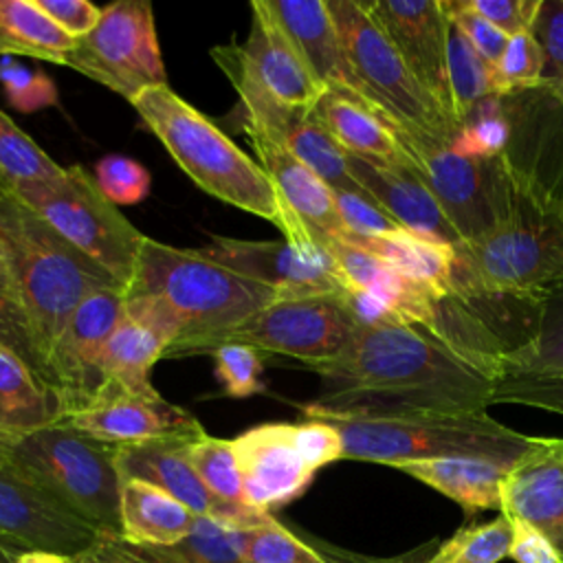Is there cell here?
<instances>
[{
  "instance_id": "6da1fadb",
  "label": "cell",
  "mask_w": 563,
  "mask_h": 563,
  "mask_svg": "<svg viewBox=\"0 0 563 563\" xmlns=\"http://www.w3.org/2000/svg\"><path fill=\"white\" fill-rule=\"evenodd\" d=\"M499 354L416 325H358L345 347L310 367L321 394L312 413L486 411L501 376Z\"/></svg>"
},
{
  "instance_id": "7a4b0ae2",
  "label": "cell",
  "mask_w": 563,
  "mask_h": 563,
  "mask_svg": "<svg viewBox=\"0 0 563 563\" xmlns=\"http://www.w3.org/2000/svg\"><path fill=\"white\" fill-rule=\"evenodd\" d=\"M125 314L167 341V354H207L218 339L277 292L213 260L202 249H178L145 235L130 284Z\"/></svg>"
},
{
  "instance_id": "3957f363",
  "label": "cell",
  "mask_w": 563,
  "mask_h": 563,
  "mask_svg": "<svg viewBox=\"0 0 563 563\" xmlns=\"http://www.w3.org/2000/svg\"><path fill=\"white\" fill-rule=\"evenodd\" d=\"M130 103L174 163L205 194L273 222L282 231V240L295 246H308L317 240L282 198L257 158L242 152L218 123L169 86L147 88Z\"/></svg>"
},
{
  "instance_id": "277c9868",
  "label": "cell",
  "mask_w": 563,
  "mask_h": 563,
  "mask_svg": "<svg viewBox=\"0 0 563 563\" xmlns=\"http://www.w3.org/2000/svg\"><path fill=\"white\" fill-rule=\"evenodd\" d=\"M330 422L343 444V460L400 466L433 457H482L512 466L537 435L510 429L488 411L409 413H312Z\"/></svg>"
},
{
  "instance_id": "5b68a950",
  "label": "cell",
  "mask_w": 563,
  "mask_h": 563,
  "mask_svg": "<svg viewBox=\"0 0 563 563\" xmlns=\"http://www.w3.org/2000/svg\"><path fill=\"white\" fill-rule=\"evenodd\" d=\"M0 240L51 365V350L73 310L95 290L121 284L75 251L2 183Z\"/></svg>"
},
{
  "instance_id": "8992f818",
  "label": "cell",
  "mask_w": 563,
  "mask_h": 563,
  "mask_svg": "<svg viewBox=\"0 0 563 563\" xmlns=\"http://www.w3.org/2000/svg\"><path fill=\"white\" fill-rule=\"evenodd\" d=\"M504 227L457 251V301L510 297L541 301L563 284V207L512 187Z\"/></svg>"
},
{
  "instance_id": "52a82bcc",
  "label": "cell",
  "mask_w": 563,
  "mask_h": 563,
  "mask_svg": "<svg viewBox=\"0 0 563 563\" xmlns=\"http://www.w3.org/2000/svg\"><path fill=\"white\" fill-rule=\"evenodd\" d=\"M117 446L66 420L18 438L2 455L35 486L99 532L121 534V475Z\"/></svg>"
},
{
  "instance_id": "ba28073f",
  "label": "cell",
  "mask_w": 563,
  "mask_h": 563,
  "mask_svg": "<svg viewBox=\"0 0 563 563\" xmlns=\"http://www.w3.org/2000/svg\"><path fill=\"white\" fill-rule=\"evenodd\" d=\"M325 2L367 103L400 130L449 145L457 125L416 81L367 4L361 0Z\"/></svg>"
},
{
  "instance_id": "9c48e42d",
  "label": "cell",
  "mask_w": 563,
  "mask_h": 563,
  "mask_svg": "<svg viewBox=\"0 0 563 563\" xmlns=\"http://www.w3.org/2000/svg\"><path fill=\"white\" fill-rule=\"evenodd\" d=\"M9 189L125 290L145 235L101 194L95 176L73 165L53 180H29Z\"/></svg>"
},
{
  "instance_id": "30bf717a",
  "label": "cell",
  "mask_w": 563,
  "mask_h": 563,
  "mask_svg": "<svg viewBox=\"0 0 563 563\" xmlns=\"http://www.w3.org/2000/svg\"><path fill=\"white\" fill-rule=\"evenodd\" d=\"M407 167L429 187L462 246L504 227L515 191L501 158H464L435 139L413 136L396 125Z\"/></svg>"
},
{
  "instance_id": "8fae6325",
  "label": "cell",
  "mask_w": 563,
  "mask_h": 563,
  "mask_svg": "<svg viewBox=\"0 0 563 563\" xmlns=\"http://www.w3.org/2000/svg\"><path fill=\"white\" fill-rule=\"evenodd\" d=\"M64 66L128 101L147 88L167 86L152 4L119 0L103 7L97 26L75 40Z\"/></svg>"
},
{
  "instance_id": "7c38bea8",
  "label": "cell",
  "mask_w": 563,
  "mask_h": 563,
  "mask_svg": "<svg viewBox=\"0 0 563 563\" xmlns=\"http://www.w3.org/2000/svg\"><path fill=\"white\" fill-rule=\"evenodd\" d=\"M251 29L242 44L216 46L211 57L229 77L238 103H275L310 112L328 92L308 70L266 0L251 2Z\"/></svg>"
},
{
  "instance_id": "4fadbf2b",
  "label": "cell",
  "mask_w": 563,
  "mask_h": 563,
  "mask_svg": "<svg viewBox=\"0 0 563 563\" xmlns=\"http://www.w3.org/2000/svg\"><path fill=\"white\" fill-rule=\"evenodd\" d=\"M356 328V321L339 297L275 299L218 339L213 347L222 343H246L262 354L297 358L310 369L334 358Z\"/></svg>"
},
{
  "instance_id": "5bb4252c",
  "label": "cell",
  "mask_w": 563,
  "mask_h": 563,
  "mask_svg": "<svg viewBox=\"0 0 563 563\" xmlns=\"http://www.w3.org/2000/svg\"><path fill=\"white\" fill-rule=\"evenodd\" d=\"M510 139L499 156L517 191L563 207V99L543 86L504 95Z\"/></svg>"
},
{
  "instance_id": "9a60e30c",
  "label": "cell",
  "mask_w": 563,
  "mask_h": 563,
  "mask_svg": "<svg viewBox=\"0 0 563 563\" xmlns=\"http://www.w3.org/2000/svg\"><path fill=\"white\" fill-rule=\"evenodd\" d=\"M202 251L229 268L273 288L279 299L339 297L347 286L334 257L319 238L308 246H295L286 240L211 235V242L202 246Z\"/></svg>"
},
{
  "instance_id": "2e32d148",
  "label": "cell",
  "mask_w": 563,
  "mask_h": 563,
  "mask_svg": "<svg viewBox=\"0 0 563 563\" xmlns=\"http://www.w3.org/2000/svg\"><path fill=\"white\" fill-rule=\"evenodd\" d=\"M123 314V290L99 288L73 310L62 328L51 350V372L62 405V418L84 409L103 387L101 356Z\"/></svg>"
},
{
  "instance_id": "e0dca14e",
  "label": "cell",
  "mask_w": 563,
  "mask_h": 563,
  "mask_svg": "<svg viewBox=\"0 0 563 563\" xmlns=\"http://www.w3.org/2000/svg\"><path fill=\"white\" fill-rule=\"evenodd\" d=\"M62 420L114 446L207 433L191 411L169 402L156 389L132 391L114 385H103L84 409Z\"/></svg>"
},
{
  "instance_id": "ac0fdd59",
  "label": "cell",
  "mask_w": 563,
  "mask_h": 563,
  "mask_svg": "<svg viewBox=\"0 0 563 563\" xmlns=\"http://www.w3.org/2000/svg\"><path fill=\"white\" fill-rule=\"evenodd\" d=\"M422 90L457 125L449 86V15L442 0L365 2Z\"/></svg>"
},
{
  "instance_id": "d6986e66",
  "label": "cell",
  "mask_w": 563,
  "mask_h": 563,
  "mask_svg": "<svg viewBox=\"0 0 563 563\" xmlns=\"http://www.w3.org/2000/svg\"><path fill=\"white\" fill-rule=\"evenodd\" d=\"M0 537L24 550L77 556L99 530L73 515L0 455Z\"/></svg>"
},
{
  "instance_id": "ffe728a7",
  "label": "cell",
  "mask_w": 563,
  "mask_h": 563,
  "mask_svg": "<svg viewBox=\"0 0 563 563\" xmlns=\"http://www.w3.org/2000/svg\"><path fill=\"white\" fill-rule=\"evenodd\" d=\"M244 504L260 512L301 497L314 471L297 451L292 422H266L233 438Z\"/></svg>"
},
{
  "instance_id": "44dd1931",
  "label": "cell",
  "mask_w": 563,
  "mask_h": 563,
  "mask_svg": "<svg viewBox=\"0 0 563 563\" xmlns=\"http://www.w3.org/2000/svg\"><path fill=\"white\" fill-rule=\"evenodd\" d=\"M196 438H161L117 446L114 462L123 479L154 484L176 497L196 517H227L233 521H253L262 512L249 506H229L216 499L196 475L189 460V444Z\"/></svg>"
},
{
  "instance_id": "7402d4cb",
  "label": "cell",
  "mask_w": 563,
  "mask_h": 563,
  "mask_svg": "<svg viewBox=\"0 0 563 563\" xmlns=\"http://www.w3.org/2000/svg\"><path fill=\"white\" fill-rule=\"evenodd\" d=\"M501 515L539 530L563 559V438H541L508 468Z\"/></svg>"
},
{
  "instance_id": "603a6c76",
  "label": "cell",
  "mask_w": 563,
  "mask_h": 563,
  "mask_svg": "<svg viewBox=\"0 0 563 563\" xmlns=\"http://www.w3.org/2000/svg\"><path fill=\"white\" fill-rule=\"evenodd\" d=\"M266 4L308 70L325 90L343 92L367 103L325 0H266Z\"/></svg>"
},
{
  "instance_id": "cb8c5ba5",
  "label": "cell",
  "mask_w": 563,
  "mask_h": 563,
  "mask_svg": "<svg viewBox=\"0 0 563 563\" xmlns=\"http://www.w3.org/2000/svg\"><path fill=\"white\" fill-rule=\"evenodd\" d=\"M361 189L380 205L402 229L440 244L460 249L462 240L429 187L402 165H378L358 156L347 158Z\"/></svg>"
},
{
  "instance_id": "d4e9b609",
  "label": "cell",
  "mask_w": 563,
  "mask_h": 563,
  "mask_svg": "<svg viewBox=\"0 0 563 563\" xmlns=\"http://www.w3.org/2000/svg\"><path fill=\"white\" fill-rule=\"evenodd\" d=\"M244 134L255 150L257 163L312 235L345 240L347 229L339 216L334 191L279 141L253 130H244Z\"/></svg>"
},
{
  "instance_id": "484cf974",
  "label": "cell",
  "mask_w": 563,
  "mask_h": 563,
  "mask_svg": "<svg viewBox=\"0 0 563 563\" xmlns=\"http://www.w3.org/2000/svg\"><path fill=\"white\" fill-rule=\"evenodd\" d=\"M345 242L372 253L405 279L431 290L440 301L457 299L455 246L424 240L407 229H396L378 238L347 235Z\"/></svg>"
},
{
  "instance_id": "4316f807",
  "label": "cell",
  "mask_w": 563,
  "mask_h": 563,
  "mask_svg": "<svg viewBox=\"0 0 563 563\" xmlns=\"http://www.w3.org/2000/svg\"><path fill=\"white\" fill-rule=\"evenodd\" d=\"M312 112L347 154L378 165L407 167L396 125L372 106L328 90Z\"/></svg>"
},
{
  "instance_id": "83f0119b",
  "label": "cell",
  "mask_w": 563,
  "mask_h": 563,
  "mask_svg": "<svg viewBox=\"0 0 563 563\" xmlns=\"http://www.w3.org/2000/svg\"><path fill=\"white\" fill-rule=\"evenodd\" d=\"M396 468L455 501L471 519L484 510L501 512V484L510 466L482 457H433Z\"/></svg>"
},
{
  "instance_id": "f1b7e54d",
  "label": "cell",
  "mask_w": 563,
  "mask_h": 563,
  "mask_svg": "<svg viewBox=\"0 0 563 563\" xmlns=\"http://www.w3.org/2000/svg\"><path fill=\"white\" fill-rule=\"evenodd\" d=\"M196 515L163 488L141 482H121V537L136 545L174 548L191 530Z\"/></svg>"
},
{
  "instance_id": "f546056e",
  "label": "cell",
  "mask_w": 563,
  "mask_h": 563,
  "mask_svg": "<svg viewBox=\"0 0 563 563\" xmlns=\"http://www.w3.org/2000/svg\"><path fill=\"white\" fill-rule=\"evenodd\" d=\"M59 418V400L15 352L0 343V433L13 444Z\"/></svg>"
},
{
  "instance_id": "4dcf8cb0",
  "label": "cell",
  "mask_w": 563,
  "mask_h": 563,
  "mask_svg": "<svg viewBox=\"0 0 563 563\" xmlns=\"http://www.w3.org/2000/svg\"><path fill=\"white\" fill-rule=\"evenodd\" d=\"M167 341L147 325L123 314L112 330L103 356L101 374L103 385H114L132 391L154 389L150 372L158 358L167 354Z\"/></svg>"
},
{
  "instance_id": "1f68e13d",
  "label": "cell",
  "mask_w": 563,
  "mask_h": 563,
  "mask_svg": "<svg viewBox=\"0 0 563 563\" xmlns=\"http://www.w3.org/2000/svg\"><path fill=\"white\" fill-rule=\"evenodd\" d=\"M75 40L33 0H0V55H26L51 64L66 62Z\"/></svg>"
},
{
  "instance_id": "d6a6232c",
  "label": "cell",
  "mask_w": 563,
  "mask_h": 563,
  "mask_svg": "<svg viewBox=\"0 0 563 563\" xmlns=\"http://www.w3.org/2000/svg\"><path fill=\"white\" fill-rule=\"evenodd\" d=\"M499 372L501 376L563 372V284L537 303L532 334L499 354Z\"/></svg>"
},
{
  "instance_id": "836d02e7",
  "label": "cell",
  "mask_w": 563,
  "mask_h": 563,
  "mask_svg": "<svg viewBox=\"0 0 563 563\" xmlns=\"http://www.w3.org/2000/svg\"><path fill=\"white\" fill-rule=\"evenodd\" d=\"M0 343L11 352H15L33 369V374L44 383V387L57 398L55 378H53L46 352L40 343L37 330L26 310L24 297L15 282L2 240H0Z\"/></svg>"
},
{
  "instance_id": "e575fe53",
  "label": "cell",
  "mask_w": 563,
  "mask_h": 563,
  "mask_svg": "<svg viewBox=\"0 0 563 563\" xmlns=\"http://www.w3.org/2000/svg\"><path fill=\"white\" fill-rule=\"evenodd\" d=\"M279 143L314 172L332 191L365 194L350 172V154L330 136L314 112H301L288 125Z\"/></svg>"
},
{
  "instance_id": "d590c367",
  "label": "cell",
  "mask_w": 563,
  "mask_h": 563,
  "mask_svg": "<svg viewBox=\"0 0 563 563\" xmlns=\"http://www.w3.org/2000/svg\"><path fill=\"white\" fill-rule=\"evenodd\" d=\"M451 22V20H449ZM449 86L453 99L455 121L460 119L482 99L486 97H504L501 81L493 64H488L471 42L457 31V26L449 24Z\"/></svg>"
},
{
  "instance_id": "8d00e7d4",
  "label": "cell",
  "mask_w": 563,
  "mask_h": 563,
  "mask_svg": "<svg viewBox=\"0 0 563 563\" xmlns=\"http://www.w3.org/2000/svg\"><path fill=\"white\" fill-rule=\"evenodd\" d=\"M512 526L506 515L490 521H471L455 530L422 563H499L508 556Z\"/></svg>"
},
{
  "instance_id": "74e56055",
  "label": "cell",
  "mask_w": 563,
  "mask_h": 563,
  "mask_svg": "<svg viewBox=\"0 0 563 563\" xmlns=\"http://www.w3.org/2000/svg\"><path fill=\"white\" fill-rule=\"evenodd\" d=\"M510 125L504 110V97L477 101L457 123L449 150L464 158H499L508 145Z\"/></svg>"
},
{
  "instance_id": "f35d334b",
  "label": "cell",
  "mask_w": 563,
  "mask_h": 563,
  "mask_svg": "<svg viewBox=\"0 0 563 563\" xmlns=\"http://www.w3.org/2000/svg\"><path fill=\"white\" fill-rule=\"evenodd\" d=\"M253 521L200 515L194 519L189 534L172 550L183 563H244V530Z\"/></svg>"
},
{
  "instance_id": "ab89813d",
  "label": "cell",
  "mask_w": 563,
  "mask_h": 563,
  "mask_svg": "<svg viewBox=\"0 0 563 563\" xmlns=\"http://www.w3.org/2000/svg\"><path fill=\"white\" fill-rule=\"evenodd\" d=\"M62 172L64 167L0 110V183L18 187L29 180H53Z\"/></svg>"
},
{
  "instance_id": "60d3db41",
  "label": "cell",
  "mask_w": 563,
  "mask_h": 563,
  "mask_svg": "<svg viewBox=\"0 0 563 563\" xmlns=\"http://www.w3.org/2000/svg\"><path fill=\"white\" fill-rule=\"evenodd\" d=\"M189 460L207 490L229 506H246L233 440L202 433L189 444Z\"/></svg>"
},
{
  "instance_id": "b9f144b4",
  "label": "cell",
  "mask_w": 563,
  "mask_h": 563,
  "mask_svg": "<svg viewBox=\"0 0 563 563\" xmlns=\"http://www.w3.org/2000/svg\"><path fill=\"white\" fill-rule=\"evenodd\" d=\"M244 563H334L264 512L244 530Z\"/></svg>"
},
{
  "instance_id": "7bdbcfd3",
  "label": "cell",
  "mask_w": 563,
  "mask_h": 563,
  "mask_svg": "<svg viewBox=\"0 0 563 563\" xmlns=\"http://www.w3.org/2000/svg\"><path fill=\"white\" fill-rule=\"evenodd\" d=\"M216 378L231 398H246L264 389L262 352L246 343H222L209 352Z\"/></svg>"
},
{
  "instance_id": "ee69618b",
  "label": "cell",
  "mask_w": 563,
  "mask_h": 563,
  "mask_svg": "<svg viewBox=\"0 0 563 563\" xmlns=\"http://www.w3.org/2000/svg\"><path fill=\"white\" fill-rule=\"evenodd\" d=\"M493 405H521L563 416V372L504 374L495 385Z\"/></svg>"
},
{
  "instance_id": "f6af8a7d",
  "label": "cell",
  "mask_w": 563,
  "mask_h": 563,
  "mask_svg": "<svg viewBox=\"0 0 563 563\" xmlns=\"http://www.w3.org/2000/svg\"><path fill=\"white\" fill-rule=\"evenodd\" d=\"M530 33L543 55L541 86L563 99V0H541Z\"/></svg>"
},
{
  "instance_id": "bcb514c9",
  "label": "cell",
  "mask_w": 563,
  "mask_h": 563,
  "mask_svg": "<svg viewBox=\"0 0 563 563\" xmlns=\"http://www.w3.org/2000/svg\"><path fill=\"white\" fill-rule=\"evenodd\" d=\"M495 70L501 81L504 95L532 90L541 86L543 55L530 31H521L508 37Z\"/></svg>"
},
{
  "instance_id": "7dc6e473",
  "label": "cell",
  "mask_w": 563,
  "mask_h": 563,
  "mask_svg": "<svg viewBox=\"0 0 563 563\" xmlns=\"http://www.w3.org/2000/svg\"><path fill=\"white\" fill-rule=\"evenodd\" d=\"M95 183L112 205H134L150 194L152 176L139 161L108 154L95 167Z\"/></svg>"
},
{
  "instance_id": "c3c4849f",
  "label": "cell",
  "mask_w": 563,
  "mask_h": 563,
  "mask_svg": "<svg viewBox=\"0 0 563 563\" xmlns=\"http://www.w3.org/2000/svg\"><path fill=\"white\" fill-rule=\"evenodd\" d=\"M0 84L4 86L9 103L20 112H35L57 103L53 79L11 57L0 59Z\"/></svg>"
},
{
  "instance_id": "681fc988",
  "label": "cell",
  "mask_w": 563,
  "mask_h": 563,
  "mask_svg": "<svg viewBox=\"0 0 563 563\" xmlns=\"http://www.w3.org/2000/svg\"><path fill=\"white\" fill-rule=\"evenodd\" d=\"M77 563H183L172 548L136 545L121 534L99 532V537L75 556Z\"/></svg>"
},
{
  "instance_id": "f907efd6",
  "label": "cell",
  "mask_w": 563,
  "mask_h": 563,
  "mask_svg": "<svg viewBox=\"0 0 563 563\" xmlns=\"http://www.w3.org/2000/svg\"><path fill=\"white\" fill-rule=\"evenodd\" d=\"M339 216L347 229V235L378 238L402 229L380 205H376L367 194L334 191ZM345 235V238H347Z\"/></svg>"
},
{
  "instance_id": "816d5d0a",
  "label": "cell",
  "mask_w": 563,
  "mask_h": 563,
  "mask_svg": "<svg viewBox=\"0 0 563 563\" xmlns=\"http://www.w3.org/2000/svg\"><path fill=\"white\" fill-rule=\"evenodd\" d=\"M442 7L446 11L449 20L457 26V31L471 42V46L488 64L497 66V62L506 48L508 35L504 31H499L497 26H493L482 15H477L475 11H471L464 0H442Z\"/></svg>"
},
{
  "instance_id": "f5cc1de1",
  "label": "cell",
  "mask_w": 563,
  "mask_h": 563,
  "mask_svg": "<svg viewBox=\"0 0 563 563\" xmlns=\"http://www.w3.org/2000/svg\"><path fill=\"white\" fill-rule=\"evenodd\" d=\"M292 435H295L299 455L314 473L336 460H343L341 435L330 422H323L317 418L292 422Z\"/></svg>"
},
{
  "instance_id": "db71d44e",
  "label": "cell",
  "mask_w": 563,
  "mask_h": 563,
  "mask_svg": "<svg viewBox=\"0 0 563 563\" xmlns=\"http://www.w3.org/2000/svg\"><path fill=\"white\" fill-rule=\"evenodd\" d=\"M471 11L488 20L508 37L521 31H530L541 0H464Z\"/></svg>"
},
{
  "instance_id": "11a10c76",
  "label": "cell",
  "mask_w": 563,
  "mask_h": 563,
  "mask_svg": "<svg viewBox=\"0 0 563 563\" xmlns=\"http://www.w3.org/2000/svg\"><path fill=\"white\" fill-rule=\"evenodd\" d=\"M33 2L73 40L88 35L101 18V9L88 0H33Z\"/></svg>"
},
{
  "instance_id": "9f6ffc18",
  "label": "cell",
  "mask_w": 563,
  "mask_h": 563,
  "mask_svg": "<svg viewBox=\"0 0 563 563\" xmlns=\"http://www.w3.org/2000/svg\"><path fill=\"white\" fill-rule=\"evenodd\" d=\"M512 526V541L508 556L515 563H563L554 545L532 526L510 519Z\"/></svg>"
},
{
  "instance_id": "6f0895ef",
  "label": "cell",
  "mask_w": 563,
  "mask_h": 563,
  "mask_svg": "<svg viewBox=\"0 0 563 563\" xmlns=\"http://www.w3.org/2000/svg\"><path fill=\"white\" fill-rule=\"evenodd\" d=\"M438 543H440V541H429V543H424V545H420V548H416V550H411V552H405V554H400V556H396V559H383V561H376V559H358V556H356V563H422V561L435 550Z\"/></svg>"
},
{
  "instance_id": "680465c9",
  "label": "cell",
  "mask_w": 563,
  "mask_h": 563,
  "mask_svg": "<svg viewBox=\"0 0 563 563\" xmlns=\"http://www.w3.org/2000/svg\"><path fill=\"white\" fill-rule=\"evenodd\" d=\"M13 563H77L75 556H66L48 550H24Z\"/></svg>"
},
{
  "instance_id": "91938a15",
  "label": "cell",
  "mask_w": 563,
  "mask_h": 563,
  "mask_svg": "<svg viewBox=\"0 0 563 563\" xmlns=\"http://www.w3.org/2000/svg\"><path fill=\"white\" fill-rule=\"evenodd\" d=\"M22 552H24V548L0 537V563H13L18 559V554H22Z\"/></svg>"
},
{
  "instance_id": "94428289",
  "label": "cell",
  "mask_w": 563,
  "mask_h": 563,
  "mask_svg": "<svg viewBox=\"0 0 563 563\" xmlns=\"http://www.w3.org/2000/svg\"><path fill=\"white\" fill-rule=\"evenodd\" d=\"M9 446H11V440H9L7 435H2V433H0V455H2Z\"/></svg>"
}]
</instances>
